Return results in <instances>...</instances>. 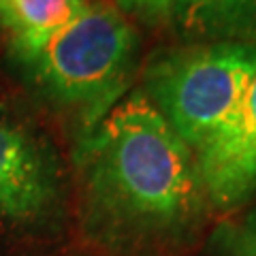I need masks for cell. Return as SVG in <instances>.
<instances>
[{
  "instance_id": "obj_1",
  "label": "cell",
  "mask_w": 256,
  "mask_h": 256,
  "mask_svg": "<svg viewBox=\"0 0 256 256\" xmlns=\"http://www.w3.org/2000/svg\"><path fill=\"white\" fill-rule=\"evenodd\" d=\"M77 166L84 224L107 244H175L212 210L194 152L141 90L84 134Z\"/></svg>"
},
{
  "instance_id": "obj_2",
  "label": "cell",
  "mask_w": 256,
  "mask_h": 256,
  "mask_svg": "<svg viewBox=\"0 0 256 256\" xmlns=\"http://www.w3.org/2000/svg\"><path fill=\"white\" fill-rule=\"evenodd\" d=\"M139 45L134 24L116 4L98 0L86 2L32 64L38 84L58 102L79 111L92 130L120 102L137 68Z\"/></svg>"
},
{
  "instance_id": "obj_3",
  "label": "cell",
  "mask_w": 256,
  "mask_h": 256,
  "mask_svg": "<svg viewBox=\"0 0 256 256\" xmlns=\"http://www.w3.org/2000/svg\"><path fill=\"white\" fill-rule=\"evenodd\" d=\"M254 75L256 45L184 43L148 60L141 92L196 152L235 114Z\"/></svg>"
},
{
  "instance_id": "obj_4",
  "label": "cell",
  "mask_w": 256,
  "mask_h": 256,
  "mask_svg": "<svg viewBox=\"0 0 256 256\" xmlns=\"http://www.w3.org/2000/svg\"><path fill=\"white\" fill-rule=\"evenodd\" d=\"M60 201L62 182L52 150L0 107V218L41 222Z\"/></svg>"
},
{
  "instance_id": "obj_5",
  "label": "cell",
  "mask_w": 256,
  "mask_h": 256,
  "mask_svg": "<svg viewBox=\"0 0 256 256\" xmlns=\"http://www.w3.org/2000/svg\"><path fill=\"white\" fill-rule=\"evenodd\" d=\"M194 156L212 210L235 212L256 198V75L235 114Z\"/></svg>"
},
{
  "instance_id": "obj_6",
  "label": "cell",
  "mask_w": 256,
  "mask_h": 256,
  "mask_svg": "<svg viewBox=\"0 0 256 256\" xmlns=\"http://www.w3.org/2000/svg\"><path fill=\"white\" fill-rule=\"evenodd\" d=\"M169 24L186 43L256 45V0H180Z\"/></svg>"
},
{
  "instance_id": "obj_7",
  "label": "cell",
  "mask_w": 256,
  "mask_h": 256,
  "mask_svg": "<svg viewBox=\"0 0 256 256\" xmlns=\"http://www.w3.org/2000/svg\"><path fill=\"white\" fill-rule=\"evenodd\" d=\"M84 6L86 0H0V28L22 58L32 62Z\"/></svg>"
},
{
  "instance_id": "obj_8",
  "label": "cell",
  "mask_w": 256,
  "mask_h": 256,
  "mask_svg": "<svg viewBox=\"0 0 256 256\" xmlns=\"http://www.w3.org/2000/svg\"><path fill=\"white\" fill-rule=\"evenodd\" d=\"M216 246L224 256H256V207L216 230Z\"/></svg>"
},
{
  "instance_id": "obj_9",
  "label": "cell",
  "mask_w": 256,
  "mask_h": 256,
  "mask_svg": "<svg viewBox=\"0 0 256 256\" xmlns=\"http://www.w3.org/2000/svg\"><path fill=\"white\" fill-rule=\"evenodd\" d=\"M180 0H116V9L128 20H137L150 26L169 24Z\"/></svg>"
}]
</instances>
